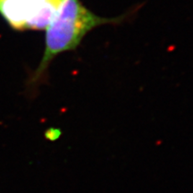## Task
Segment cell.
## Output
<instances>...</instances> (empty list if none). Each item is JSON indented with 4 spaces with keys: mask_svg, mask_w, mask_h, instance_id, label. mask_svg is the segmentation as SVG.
Returning a JSON list of instances; mask_svg holds the SVG:
<instances>
[{
    "mask_svg": "<svg viewBox=\"0 0 193 193\" xmlns=\"http://www.w3.org/2000/svg\"><path fill=\"white\" fill-rule=\"evenodd\" d=\"M122 20V17L98 16L86 8L80 0H64L45 29V51L34 80L44 74L56 56L74 50L89 31L100 25L119 23Z\"/></svg>",
    "mask_w": 193,
    "mask_h": 193,
    "instance_id": "6da1fadb",
    "label": "cell"
},
{
    "mask_svg": "<svg viewBox=\"0 0 193 193\" xmlns=\"http://www.w3.org/2000/svg\"><path fill=\"white\" fill-rule=\"evenodd\" d=\"M64 0H0V15L15 30H43Z\"/></svg>",
    "mask_w": 193,
    "mask_h": 193,
    "instance_id": "7a4b0ae2",
    "label": "cell"
},
{
    "mask_svg": "<svg viewBox=\"0 0 193 193\" xmlns=\"http://www.w3.org/2000/svg\"><path fill=\"white\" fill-rule=\"evenodd\" d=\"M62 131L58 128H48L44 132V137L48 141H56L61 137Z\"/></svg>",
    "mask_w": 193,
    "mask_h": 193,
    "instance_id": "3957f363",
    "label": "cell"
}]
</instances>
